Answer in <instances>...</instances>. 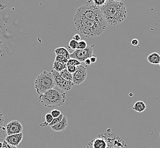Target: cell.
Wrapping results in <instances>:
<instances>
[{
  "label": "cell",
  "instance_id": "cell-1",
  "mask_svg": "<svg viewBox=\"0 0 160 148\" xmlns=\"http://www.w3.org/2000/svg\"><path fill=\"white\" fill-rule=\"evenodd\" d=\"M108 24L116 26L127 18V10L123 2L108 0L103 6L99 8Z\"/></svg>",
  "mask_w": 160,
  "mask_h": 148
},
{
  "label": "cell",
  "instance_id": "cell-2",
  "mask_svg": "<svg viewBox=\"0 0 160 148\" xmlns=\"http://www.w3.org/2000/svg\"><path fill=\"white\" fill-rule=\"evenodd\" d=\"M74 24L77 30L86 37H97L103 34L107 28V23H102L85 18L75 14Z\"/></svg>",
  "mask_w": 160,
  "mask_h": 148
},
{
  "label": "cell",
  "instance_id": "cell-3",
  "mask_svg": "<svg viewBox=\"0 0 160 148\" xmlns=\"http://www.w3.org/2000/svg\"><path fill=\"white\" fill-rule=\"evenodd\" d=\"M67 98L65 91L55 86L46 92L39 96L38 100L47 108H55L64 105Z\"/></svg>",
  "mask_w": 160,
  "mask_h": 148
},
{
  "label": "cell",
  "instance_id": "cell-4",
  "mask_svg": "<svg viewBox=\"0 0 160 148\" xmlns=\"http://www.w3.org/2000/svg\"><path fill=\"white\" fill-rule=\"evenodd\" d=\"M75 14L89 20L107 23L99 8L90 2L79 7Z\"/></svg>",
  "mask_w": 160,
  "mask_h": 148
},
{
  "label": "cell",
  "instance_id": "cell-5",
  "mask_svg": "<svg viewBox=\"0 0 160 148\" xmlns=\"http://www.w3.org/2000/svg\"><path fill=\"white\" fill-rule=\"evenodd\" d=\"M35 88L39 95L46 92L55 86L51 72L44 71L35 80Z\"/></svg>",
  "mask_w": 160,
  "mask_h": 148
},
{
  "label": "cell",
  "instance_id": "cell-6",
  "mask_svg": "<svg viewBox=\"0 0 160 148\" xmlns=\"http://www.w3.org/2000/svg\"><path fill=\"white\" fill-rule=\"evenodd\" d=\"M51 72L52 75L56 86L59 87L61 90L64 91H68L71 90L73 88V87L74 86V84L72 82H69L65 80L64 79H63L60 76L59 72L55 71V70L52 69Z\"/></svg>",
  "mask_w": 160,
  "mask_h": 148
},
{
  "label": "cell",
  "instance_id": "cell-7",
  "mask_svg": "<svg viewBox=\"0 0 160 148\" xmlns=\"http://www.w3.org/2000/svg\"><path fill=\"white\" fill-rule=\"evenodd\" d=\"M94 45L88 46L83 50L77 49L71 54V58L75 59L80 62H84L87 59L90 58L93 55V48Z\"/></svg>",
  "mask_w": 160,
  "mask_h": 148
},
{
  "label": "cell",
  "instance_id": "cell-8",
  "mask_svg": "<svg viewBox=\"0 0 160 148\" xmlns=\"http://www.w3.org/2000/svg\"><path fill=\"white\" fill-rule=\"evenodd\" d=\"M73 75V83L74 85H80L83 83L87 77L86 67L83 65L77 66V70Z\"/></svg>",
  "mask_w": 160,
  "mask_h": 148
},
{
  "label": "cell",
  "instance_id": "cell-9",
  "mask_svg": "<svg viewBox=\"0 0 160 148\" xmlns=\"http://www.w3.org/2000/svg\"><path fill=\"white\" fill-rule=\"evenodd\" d=\"M7 135H12L22 133L23 126L18 120H12L6 125Z\"/></svg>",
  "mask_w": 160,
  "mask_h": 148
},
{
  "label": "cell",
  "instance_id": "cell-10",
  "mask_svg": "<svg viewBox=\"0 0 160 148\" xmlns=\"http://www.w3.org/2000/svg\"><path fill=\"white\" fill-rule=\"evenodd\" d=\"M23 137V136L22 133L12 135H7L5 139V141L8 144L17 147L22 141Z\"/></svg>",
  "mask_w": 160,
  "mask_h": 148
},
{
  "label": "cell",
  "instance_id": "cell-11",
  "mask_svg": "<svg viewBox=\"0 0 160 148\" xmlns=\"http://www.w3.org/2000/svg\"><path fill=\"white\" fill-rule=\"evenodd\" d=\"M68 126V120L66 116L63 117L62 120L59 123L56 124L52 127H51V129L55 132H64Z\"/></svg>",
  "mask_w": 160,
  "mask_h": 148
},
{
  "label": "cell",
  "instance_id": "cell-12",
  "mask_svg": "<svg viewBox=\"0 0 160 148\" xmlns=\"http://www.w3.org/2000/svg\"><path fill=\"white\" fill-rule=\"evenodd\" d=\"M148 62L152 65H158L160 63V55L157 53H151L147 57Z\"/></svg>",
  "mask_w": 160,
  "mask_h": 148
},
{
  "label": "cell",
  "instance_id": "cell-13",
  "mask_svg": "<svg viewBox=\"0 0 160 148\" xmlns=\"http://www.w3.org/2000/svg\"><path fill=\"white\" fill-rule=\"evenodd\" d=\"M93 148H108L107 142L104 139L97 138L92 143Z\"/></svg>",
  "mask_w": 160,
  "mask_h": 148
},
{
  "label": "cell",
  "instance_id": "cell-14",
  "mask_svg": "<svg viewBox=\"0 0 160 148\" xmlns=\"http://www.w3.org/2000/svg\"><path fill=\"white\" fill-rule=\"evenodd\" d=\"M55 53L56 56L60 55V56H64L68 60L71 59V54L69 52L68 49L65 48L64 47L57 48L55 50Z\"/></svg>",
  "mask_w": 160,
  "mask_h": 148
},
{
  "label": "cell",
  "instance_id": "cell-15",
  "mask_svg": "<svg viewBox=\"0 0 160 148\" xmlns=\"http://www.w3.org/2000/svg\"><path fill=\"white\" fill-rule=\"evenodd\" d=\"M132 109L137 112L142 113L147 109V105L142 101H138L135 103L133 106Z\"/></svg>",
  "mask_w": 160,
  "mask_h": 148
},
{
  "label": "cell",
  "instance_id": "cell-16",
  "mask_svg": "<svg viewBox=\"0 0 160 148\" xmlns=\"http://www.w3.org/2000/svg\"><path fill=\"white\" fill-rule=\"evenodd\" d=\"M67 64L64 62L55 61L53 65V69L58 72L62 71L63 70L67 69Z\"/></svg>",
  "mask_w": 160,
  "mask_h": 148
},
{
  "label": "cell",
  "instance_id": "cell-17",
  "mask_svg": "<svg viewBox=\"0 0 160 148\" xmlns=\"http://www.w3.org/2000/svg\"><path fill=\"white\" fill-rule=\"evenodd\" d=\"M59 74L63 79H64L65 80L73 82V75L70 73L67 70V69H65L62 71H60Z\"/></svg>",
  "mask_w": 160,
  "mask_h": 148
},
{
  "label": "cell",
  "instance_id": "cell-18",
  "mask_svg": "<svg viewBox=\"0 0 160 148\" xmlns=\"http://www.w3.org/2000/svg\"><path fill=\"white\" fill-rule=\"evenodd\" d=\"M6 136V127H0V142H3Z\"/></svg>",
  "mask_w": 160,
  "mask_h": 148
},
{
  "label": "cell",
  "instance_id": "cell-19",
  "mask_svg": "<svg viewBox=\"0 0 160 148\" xmlns=\"http://www.w3.org/2000/svg\"><path fill=\"white\" fill-rule=\"evenodd\" d=\"M64 117V114H62L59 116V117H56V118H53L52 121L51 123L48 124V126L49 127H52L53 125H55L56 124L59 123V122H60L62 120V119H63Z\"/></svg>",
  "mask_w": 160,
  "mask_h": 148
},
{
  "label": "cell",
  "instance_id": "cell-20",
  "mask_svg": "<svg viewBox=\"0 0 160 148\" xmlns=\"http://www.w3.org/2000/svg\"><path fill=\"white\" fill-rule=\"evenodd\" d=\"M77 46H78V42L74 40H70V42L69 43V45H68V47L70 49L76 50L77 49Z\"/></svg>",
  "mask_w": 160,
  "mask_h": 148
},
{
  "label": "cell",
  "instance_id": "cell-21",
  "mask_svg": "<svg viewBox=\"0 0 160 148\" xmlns=\"http://www.w3.org/2000/svg\"><path fill=\"white\" fill-rule=\"evenodd\" d=\"M88 47L87 42L85 40H81L78 42L77 49L83 50Z\"/></svg>",
  "mask_w": 160,
  "mask_h": 148
},
{
  "label": "cell",
  "instance_id": "cell-22",
  "mask_svg": "<svg viewBox=\"0 0 160 148\" xmlns=\"http://www.w3.org/2000/svg\"><path fill=\"white\" fill-rule=\"evenodd\" d=\"M92 3L94 4L96 6H98L99 8L103 6L108 0H92Z\"/></svg>",
  "mask_w": 160,
  "mask_h": 148
},
{
  "label": "cell",
  "instance_id": "cell-23",
  "mask_svg": "<svg viewBox=\"0 0 160 148\" xmlns=\"http://www.w3.org/2000/svg\"><path fill=\"white\" fill-rule=\"evenodd\" d=\"M81 64V62H79L78 61H77L75 59L71 58L70 59L68 60V63H67V65H71V66H80Z\"/></svg>",
  "mask_w": 160,
  "mask_h": 148
},
{
  "label": "cell",
  "instance_id": "cell-24",
  "mask_svg": "<svg viewBox=\"0 0 160 148\" xmlns=\"http://www.w3.org/2000/svg\"><path fill=\"white\" fill-rule=\"evenodd\" d=\"M55 61H58V62H64L67 64L68 62V60L67 59L64 57V56H60V55H58L56 56Z\"/></svg>",
  "mask_w": 160,
  "mask_h": 148
},
{
  "label": "cell",
  "instance_id": "cell-25",
  "mask_svg": "<svg viewBox=\"0 0 160 148\" xmlns=\"http://www.w3.org/2000/svg\"><path fill=\"white\" fill-rule=\"evenodd\" d=\"M45 119H46V122L47 123H48V124H49L52 121L53 117L52 116V114H51L50 113H49V114L48 113L45 116Z\"/></svg>",
  "mask_w": 160,
  "mask_h": 148
},
{
  "label": "cell",
  "instance_id": "cell-26",
  "mask_svg": "<svg viewBox=\"0 0 160 148\" xmlns=\"http://www.w3.org/2000/svg\"><path fill=\"white\" fill-rule=\"evenodd\" d=\"M67 69L70 73L73 74H74V72L77 70V67L74 66H71V65H67Z\"/></svg>",
  "mask_w": 160,
  "mask_h": 148
},
{
  "label": "cell",
  "instance_id": "cell-27",
  "mask_svg": "<svg viewBox=\"0 0 160 148\" xmlns=\"http://www.w3.org/2000/svg\"><path fill=\"white\" fill-rule=\"evenodd\" d=\"M50 114H52V116L53 118L58 117L60 114H62L61 112L59 110H58V109H53L51 111Z\"/></svg>",
  "mask_w": 160,
  "mask_h": 148
},
{
  "label": "cell",
  "instance_id": "cell-28",
  "mask_svg": "<svg viewBox=\"0 0 160 148\" xmlns=\"http://www.w3.org/2000/svg\"><path fill=\"white\" fill-rule=\"evenodd\" d=\"M4 121H5L4 114L2 111H0V127L3 126Z\"/></svg>",
  "mask_w": 160,
  "mask_h": 148
},
{
  "label": "cell",
  "instance_id": "cell-29",
  "mask_svg": "<svg viewBox=\"0 0 160 148\" xmlns=\"http://www.w3.org/2000/svg\"><path fill=\"white\" fill-rule=\"evenodd\" d=\"M2 148H18L17 146H12V145H9V144H8L7 142L5 141H4L3 142V146H2Z\"/></svg>",
  "mask_w": 160,
  "mask_h": 148
},
{
  "label": "cell",
  "instance_id": "cell-30",
  "mask_svg": "<svg viewBox=\"0 0 160 148\" xmlns=\"http://www.w3.org/2000/svg\"><path fill=\"white\" fill-rule=\"evenodd\" d=\"M81 36H80L79 34H75L74 36L73 37V40H76V41H77L78 42L81 40Z\"/></svg>",
  "mask_w": 160,
  "mask_h": 148
},
{
  "label": "cell",
  "instance_id": "cell-31",
  "mask_svg": "<svg viewBox=\"0 0 160 148\" xmlns=\"http://www.w3.org/2000/svg\"><path fill=\"white\" fill-rule=\"evenodd\" d=\"M90 61L92 62V63H96L97 62V56L95 55H92L90 58Z\"/></svg>",
  "mask_w": 160,
  "mask_h": 148
},
{
  "label": "cell",
  "instance_id": "cell-32",
  "mask_svg": "<svg viewBox=\"0 0 160 148\" xmlns=\"http://www.w3.org/2000/svg\"><path fill=\"white\" fill-rule=\"evenodd\" d=\"M131 44L133 46H136L139 45V40H138L137 39H133L132 41H131Z\"/></svg>",
  "mask_w": 160,
  "mask_h": 148
},
{
  "label": "cell",
  "instance_id": "cell-33",
  "mask_svg": "<svg viewBox=\"0 0 160 148\" xmlns=\"http://www.w3.org/2000/svg\"><path fill=\"white\" fill-rule=\"evenodd\" d=\"M84 63H85V65H86V66H90V65H91V64H92V62L90 61V58L86 59V60L84 61Z\"/></svg>",
  "mask_w": 160,
  "mask_h": 148
},
{
  "label": "cell",
  "instance_id": "cell-34",
  "mask_svg": "<svg viewBox=\"0 0 160 148\" xmlns=\"http://www.w3.org/2000/svg\"><path fill=\"white\" fill-rule=\"evenodd\" d=\"M3 146V142H0V148H2Z\"/></svg>",
  "mask_w": 160,
  "mask_h": 148
},
{
  "label": "cell",
  "instance_id": "cell-35",
  "mask_svg": "<svg viewBox=\"0 0 160 148\" xmlns=\"http://www.w3.org/2000/svg\"><path fill=\"white\" fill-rule=\"evenodd\" d=\"M112 1H116V2H120V1H122V0H112Z\"/></svg>",
  "mask_w": 160,
  "mask_h": 148
},
{
  "label": "cell",
  "instance_id": "cell-36",
  "mask_svg": "<svg viewBox=\"0 0 160 148\" xmlns=\"http://www.w3.org/2000/svg\"><path fill=\"white\" fill-rule=\"evenodd\" d=\"M114 148V146H110V148Z\"/></svg>",
  "mask_w": 160,
  "mask_h": 148
},
{
  "label": "cell",
  "instance_id": "cell-37",
  "mask_svg": "<svg viewBox=\"0 0 160 148\" xmlns=\"http://www.w3.org/2000/svg\"><path fill=\"white\" fill-rule=\"evenodd\" d=\"M159 65H160V63H159Z\"/></svg>",
  "mask_w": 160,
  "mask_h": 148
},
{
  "label": "cell",
  "instance_id": "cell-38",
  "mask_svg": "<svg viewBox=\"0 0 160 148\" xmlns=\"http://www.w3.org/2000/svg\"></svg>",
  "mask_w": 160,
  "mask_h": 148
},
{
  "label": "cell",
  "instance_id": "cell-39",
  "mask_svg": "<svg viewBox=\"0 0 160 148\" xmlns=\"http://www.w3.org/2000/svg\"></svg>",
  "mask_w": 160,
  "mask_h": 148
}]
</instances>
